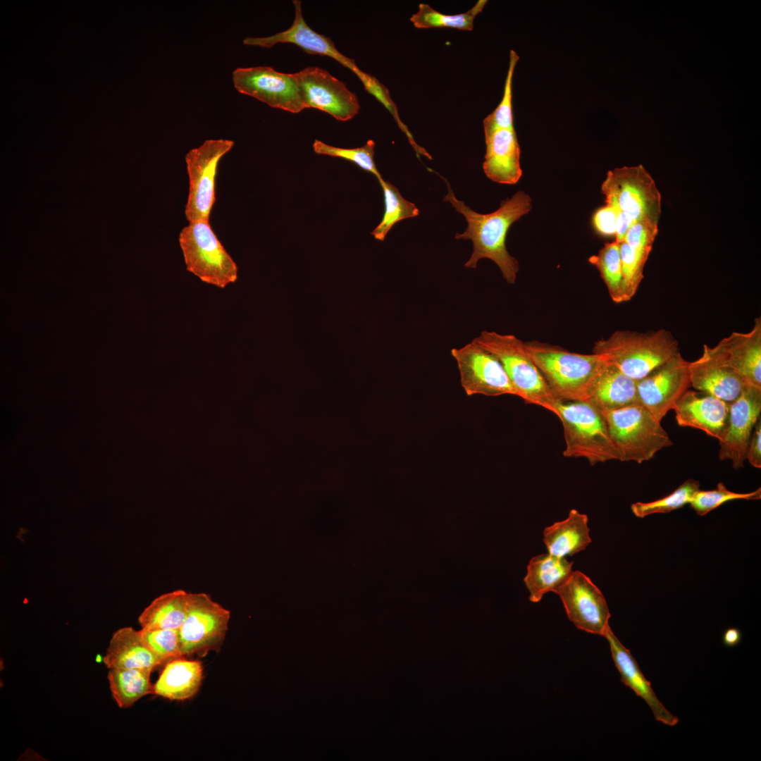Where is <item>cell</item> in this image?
Wrapping results in <instances>:
<instances>
[{"instance_id":"cell-1","label":"cell","mask_w":761,"mask_h":761,"mask_svg":"<svg viewBox=\"0 0 761 761\" xmlns=\"http://www.w3.org/2000/svg\"><path fill=\"white\" fill-rule=\"evenodd\" d=\"M445 182L448 190L444 201L450 202L467 222L464 232L457 233L455 239L470 240L473 243V252L464 266L476 268L479 260L490 259L499 267L505 280L514 283L519 265L507 249L506 236L510 226L531 210V197L524 191H518L512 197L502 200L496 211L480 214L457 199Z\"/></svg>"},{"instance_id":"cell-2","label":"cell","mask_w":761,"mask_h":761,"mask_svg":"<svg viewBox=\"0 0 761 761\" xmlns=\"http://www.w3.org/2000/svg\"><path fill=\"white\" fill-rule=\"evenodd\" d=\"M679 352V342L668 330L647 332L617 330L594 343L593 353L638 381Z\"/></svg>"},{"instance_id":"cell-3","label":"cell","mask_w":761,"mask_h":761,"mask_svg":"<svg viewBox=\"0 0 761 761\" xmlns=\"http://www.w3.org/2000/svg\"><path fill=\"white\" fill-rule=\"evenodd\" d=\"M526 351L554 396L559 401H585L593 378L607 363L595 354L569 352L538 341L525 342Z\"/></svg>"},{"instance_id":"cell-4","label":"cell","mask_w":761,"mask_h":761,"mask_svg":"<svg viewBox=\"0 0 761 761\" xmlns=\"http://www.w3.org/2000/svg\"><path fill=\"white\" fill-rule=\"evenodd\" d=\"M555 411L563 426L564 457L583 458L591 465L619 460L602 412L586 401H558Z\"/></svg>"},{"instance_id":"cell-5","label":"cell","mask_w":761,"mask_h":761,"mask_svg":"<svg viewBox=\"0 0 761 761\" xmlns=\"http://www.w3.org/2000/svg\"><path fill=\"white\" fill-rule=\"evenodd\" d=\"M603 414L619 461L641 464L673 445L661 421L638 402Z\"/></svg>"},{"instance_id":"cell-6","label":"cell","mask_w":761,"mask_h":761,"mask_svg":"<svg viewBox=\"0 0 761 761\" xmlns=\"http://www.w3.org/2000/svg\"><path fill=\"white\" fill-rule=\"evenodd\" d=\"M473 340L499 359L517 396L525 403L542 407L555 414V405L559 400L531 359L524 342L514 335L487 330Z\"/></svg>"},{"instance_id":"cell-7","label":"cell","mask_w":761,"mask_h":761,"mask_svg":"<svg viewBox=\"0 0 761 761\" xmlns=\"http://www.w3.org/2000/svg\"><path fill=\"white\" fill-rule=\"evenodd\" d=\"M178 241L186 269L202 281L224 288L237 279V266L212 229L209 221L189 223Z\"/></svg>"},{"instance_id":"cell-8","label":"cell","mask_w":761,"mask_h":761,"mask_svg":"<svg viewBox=\"0 0 761 761\" xmlns=\"http://www.w3.org/2000/svg\"><path fill=\"white\" fill-rule=\"evenodd\" d=\"M601 191L605 204L614 206L634 223L641 220L658 223L661 195L654 180L642 165L608 171Z\"/></svg>"},{"instance_id":"cell-9","label":"cell","mask_w":761,"mask_h":761,"mask_svg":"<svg viewBox=\"0 0 761 761\" xmlns=\"http://www.w3.org/2000/svg\"><path fill=\"white\" fill-rule=\"evenodd\" d=\"M228 139H209L185 155L189 180L185 216L189 222L209 221L216 202V177L219 161L234 146Z\"/></svg>"},{"instance_id":"cell-10","label":"cell","mask_w":761,"mask_h":761,"mask_svg":"<svg viewBox=\"0 0 761 761\" xmlns=\"http://www.w3.org/2000/svg\"><path fill=\"white\" fill-rule=\"evenodd\" d=\"M230 612L205 593H190L187 617L179 629L182 657H204L218 652L224 642Z\"/></svg>"},{"instance_id":"cell-11","label":"cell","mask_w":761,"mask_h":761,"mask_svg":"<svg viewBox=\"0 0 761 761\" xmlns=\"http://www.w3.org/2000/svg\"><path fill=\"white\" fill-rule=\"evenodd\" d=\"M460 376V383L468 396H517L502 364L492 353L472 340L460 348H453Z\"/></svg>"},{"instance_id":"cell-12","label":"cell","mask_w":761,"mask_h":761,"mask_svg":"<svg viewBox=\"0 0 761 761\" xmlns=\"http://www.w3.org/2000/svg\"><path fill=\"white\" fill-rule=\"evenodd\" d=\"M235 88L267 105L297 113L305 109L295 73L269 66L237 68L233 72Z\"/></svg>"},{"instance_id":"cell-13","label":"cell","mask_w":761,"mask_h":761,"mask_svg":"<svg viewBox=\"0 0 761 761\" xmlns=\"http://www.w3.org/2000/svg\"><path fill=\"white\" fill-rule=\"evenodd\" d=\"M689 361L680 352L637 381L638 403L662 421L691 385Z\"/></svg>"},{"instance_id":"cell-14","label":"cell","mask_w":761,"mask_h":761,"mask_svg":"<svg viewBox=\"0 0 761 761\" xmlns=\"http://www.w3.org/2000/svg\"><path fill=\"white\" fill-rule=\"evenodd\" d=\"M295 75L305 109H318L340 121L350 120L359 113L356 94L327 70L310 66Z\"/></svg>"},{"instance_id":"cell-15","label":"cell","mask_w":761,"mask_h":761,"mask_svg":"<svg viewBox=\"0 0 761 761\" xmlns=\"http://www.w3.org/2000/svg\"><path fill=\"white\" fill-rule=\"evenodd\" d=\"M555 593L577 629L603 636L610 626L611 614L604 595L589 577L580 571H573Z\"/></svg>"},{"instance_id":"cell-16","label":"cell","mask_w":761,"mask_h":761,"mask_svg":"<svg viewBox=\"0 0 761 761\" xmlns=\"http://www.w3.org/2000/svg\"><path fill=\"white\" fill-rule=\"evenodd\" d=\"M761 388L747 384L729 404L727 423L719 440V458L731 460L734 469L743 467L750 438L760 419Z\"/></svg>"},{"instance_id":"cell-17","label":"cell","mask_w":761,"mask_h":761,"mask_svg":"<svg viewBox=\"0 0 761 761\" xmlns=\"http://www.w3.org/2000/svg\"><path fill=\"white\" fill-rule=\"evenodd\" d=\"M704 354L730 369L747 383L761 388V318L746 333L733 332L715 346L704 345Z\"/></svg>"},{"instance_id":"cell-18","label":"cell","mask_w":761,"mask_h":761,"mask_svg":"<svg viewBox=\"0 0 761 761\" xmlns=\"http://www.w3.org/2000/svg\"><path fill=\"white\" fill-rule=\"evenodd\" d=\"M292 2L295 16L292 25L288 29L269 37H247L244 39L243 44L264 48H271L278 43L294 44L309 54H318L333 58L350 69L361 80L366 73L359 69L354 61L341 54L330 37L312 30L304 19L301 1L294 0Z\"/></svg>"},{"instance_id":"cell-19","label":"cell","mask_w":761,"mask_h":761,"mask_svg":"<svg viewBox=\"0 0 761 761\" xmlns=\"http://www.w3.org/2000/svg\"><path fill=\"white\" fill-rule=\"evenodd\" d=\"M658 223L641 220L633 223L619 243L622 266L623 302L630 300L643 278V268L657 235Z\"/></svg>"},{"instance_id":"cell-20","label":"cell","mask_w":761,"mask_h":761,"mask_svg":"<svg viewBox=\"0 0 761 761\" xmlns=\"http://www.w3.org/2000/svg\"><path fill=\"white\" fill-rule=\"evenodd\" d=\"M673 410L679 426L701 430L719 440L727 423L729 404L707 393L688 389L677 400Z\"/></svg>"},{"instance_id":"cell-21","label":"cell","mask_w":761,"mask_h":761,"mask_svg":"<svg viewBox=\"0 0 761 761\" xmlns=\"http://www.w3.org/2000/svg\"><path fill=\"white\" fill-rule=\"evenodd\" d=\"M485 142L483 169L485 175L499 184L517 183L522 175V170L521 150L515 130H495L485 135Z\"/></svg>"},{"instance_id":"cell-22","label":"cell","mask_w":761,"mask_h":761,"mask_svg":"<svg viewBox=\"0 0 761 761\" xmlns=\"http://www.w3.org/2000/svg\"><path fill=\"white\" fill-rule=\"evenodd\" d=\"M603 636L607 640L614 664L621 675V681L642 698L651 708L657 721L675 726L679 718L669 712L654 693L650 682L641 671L637 662L612 631L610 626Z\"/></svg>"},{"instance_id":"cell-23","label":"cell","mask_w":761,"mask_h":761,"mask_svg":"<svg viewBox=\"0 0 761 761\" xmlns=\"http://www.w3.org/2000/svg\"><path fill=\"white\" fill-rule=\"evenodd\" d=\"M688 368L692 388L729 404L736 400L748 384L736 373L703 352L696 360L689 361Z\"/></svg>"},{"instance_id":"cell-24","label":"cell","mask_w":761,"mask_h":761,"mask_svg":"<svg viewBox=\"0 0 761 761\" xmlns=\"http://www.w3.org/2000/svg\"><path fill=\"white\" fill-rule=\"evenodd\" d=\"M636 383L607 361L590 384L585 401L602 412L636 403Z\"/></svg>"},{"instance_id":"cell-25","label":"cell","mask_w":761,"mask_h":761,"mask_svg":"<svg viewBox=\"0 0 761 761\" xmlns=\"http://www.w3.org/2000/svg\"><path fill=\"white\" fill-rule=\"evenodd\" d=\"M109 669H144L153 671L162 664L144 642L141 631L125 626L116 631L103 658Z\"/></svg>"},{"instance_id":"cell-26","label":"cell","mask_w":761,"mask_h":761,"mask_svg":"<svg viewBox=\"0 0 761 761\" xmlns=\"http://www.w3.org/2000/svg\"><path fill=\"white\" fill-rule=\"evenodd\" d=\"M203 677L200 661L186 657L170 660L154 683L153 694L171 700L190 699L199 691Z\"/></svg>"},{"instance_id":"cell-27","label":"cell","mask_w":761,"mask_h":761,"mask_svg":"<svg viewBox=\"0 0 761 761\" xmlns=\"http://www.w3.org/2000/svg\"><path fill=\"white\" fill-rule=\"evenodd\" d=\"M586 514L572 509L565 519L546 527L543 532V540L547 552L566 557L585 550L592 541Z\"/></svg>"},{"instance_id":"cell-28","label":"cell","mask_w":761,"mask_h":761,"mask_svg":"<svg viewBox=\"0 0 761 761\" xmlns=\"http://www.w3.org/2000/svg\"><path fill=\"white\" fill-rule=\"evenodd\" d=\"M573 562L550 553L540 554L532 557L527 566L524 579L529 591V600L538 602L548 592H555L571 576Z\"/></svg>"},{"instance_id":"cell-29","label":"cell","mask_w":761,"mask_h":761,"mask_svg":"<svg viewBox=\"0 0 761 761\" xmlns=\"http://www.w3.org/2000/svg\"><path fill=\"white\" fill-rule=\"evenodd\" d=\"M190 593L177 589L156 598L140 614L141 629H179L188 611Z\"/></svg>"},{"instance_id":"cell-30","label":"cell","mask_w":761,"mask_h":761,"mask_svg":"<svg viewBox=\"0 0 761 761\" xmlns=\"http://www.w3.org/2000/svg\"><path fill=\"white\" fill-rule=\"evenodd\" d=\"M151 672L144 669H109V688L120 708H129L142 697L153 694Z\"/></svg>"},{"instance_id":"cell-31","label":"cell","mask_w":761,"mask_h":761,"mask_svg":"<svg viewBox=\"0 0 761 761\" xmlns=\"http://www.w3.org/2000/svg\"><path fill=\"white\" fill-rule=\"evenodd\" d=\"M378 180L384 194L385 211L381 221L371 234L376 240L383 241L394 225L403 219L417 216L419 210L414 203L405 199L390 182L382 177Z\"/></svg>"},{"instance_id":"cell-32","label":"cell","mask_w":761,"mask_h":761,"mask_svg":"<svg viewBox=\"0 0 761 761\" xmlns=\"http://www.w3.org/2000/svg\"><path fill=\"white\" fill-rule=\"evenodd\" d=\"M486 2L480 0L468 11L456 15L440 13L428 4L422 3L419 5L418 11L411 17L410 21L419 29L448 27L471 31L474 28L475 17L482 11Z\"/></svg>"},{"instance_id":"cell-33","label":"cell","mask_w":761,"mask_h":761,"mask_svg":"<svg viewBox=\"0 0 761 761\" xmlns=\"http://www.w3.org/2000/svg\"><path fill=\"white\" fill-rule=\"evenodd\" d=\"M590 264L597 268L613 302H623V273L619 243H606L597 254L589 257Z\"/></svg>"},{"instance_id":"cell-34","label":"cell","mask_w":761,"mask_h":761,"mask_svg":"<svg viewBox=\"0 0 761 761\" xmlns=\"http://www.w3.org/2000/svg\"><path fill=\"white\" fill-rule=\"evenodd\" d=\"M700 483L695 479H688L669 495L648 502H638L631 505L633 514L643 518L656 513H669L690 504Z\"/></svg>"},{"instance_id":"cell-35","label":"cell","mask_w":761,"mask_h":761,"mask_svg":"<svg viewBox=\"0 0 761 761\" xmlns=\"http://www.w3.org/2000/svg\"><path fill=\"white\" fill-rule=\"evenodd\" d=\"M519 56L510 51L509 68L505 80L502 99L496 109L483 120L484 135L498 129L514 130L512 113V78Z\"/></svg>"},{"instance_id":"cell-36","label":"cell","mask_w":761,"mask_h":761,"mask_svg":"<svg viewBox=\"0 0 761 761\" xmlns=\"http://www.w3.org/2000/svg\"><path fill=\"white\" fill-rule=\"evenodd\" d=\"M313 149L318 154L344 159L356 164L362 170L372 173L377 179L381 178L374 162L375 142L372 140H368L362 147L349 149L330 146L316 140L313 144Z\"/></svg>"},{"instance_id":"cell-37","label":"cell","mask_w":761,"mask_h":761,"mask_svg":"<svg viewBox=\"0 0 761 761\" xmlns=\"http://www.w3.org/2000/svg\"><path fill=\"white\" fill-rule=\"evenodd\" d=\"M761 488L748 493H738L729 490L722 482L717 484L716 489L710 490H698L694 495L690 505L691 508L700 516H704L722 504L734 500H760Z\"/></svg>"},{"instance_id":"cell-38","label":"cell","mask_w":761,"mask_h":761,"mask_svg":"<svg viewBox=\"0 0 761 761\" xmlns=\"http://www.w3.org/2000/svg\"><path fill=\"white\" fill-rule=\"evenodd\" d=\"M142 638L162 664L182 657L179 629H141Z\"/></svg>"},{"instance_id":"cell-39","label":"cell","mask_w":761,"mask_h":761,"mask_svg":"<svg viewBox=\"0 0 761 761\" xmlns=\"http://www.w3.org/2000/svg\"><path fill=\"white\" fill-rule=\"evenodd\" d=\"M617 222V209L608 204L600 208L593 216L595 230L602 235H616Z\"/></svg>"},{"instance_id":"cell-40","label":"cell","mask_w":761,"mask_h":761,"mask_svg":"<svg viewBox=\"0 0 761 761\" xmlns=\"http://www.w3.org/2000/svg\"><path fill=\"white\" fill-rule=\"evenodd\" d=\"M745 460L757 469L761 468V419L755 426L748 443Z\"/></svg>"},{"instance_id":"cell-41","label":"cell","mask_w":761,"mask_h":761,"mask_svg":"<svg viewBox=\"0 0 761 761\" xmlns=\"http://www.w3.org/2000/svg\"><path fill=\"white\" fill-rule=\"evenodd\" d=\"M741 638L742 636L738 629L736 628H729L724 633L722 640L726 646L734 647L740 643Z\"/></svg>"}]
</instances>
